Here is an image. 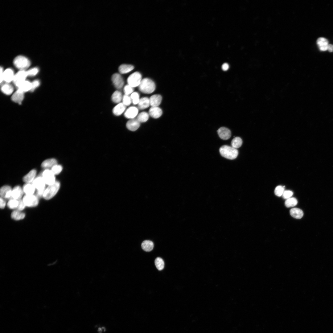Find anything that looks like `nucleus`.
Segmentation results:
<instances>
[{"label": "nucleus", "instance_id": "1", "mask_svg": "<svg viewBox=\"0 0 333 333\" xmlns=\"http://www.w3.org/2000/svg\"><path fill=\"white\" fill-rule=\"evenodd\" d=\"M138 87L139 90L145 94L151 93L154 92L155 89L154 82L148 78H144L142 79Z\"/></svg>", "mask_w": 333, "mask_h": 333}, {"label": "nucleus", "instance_id": "2", "mask_svg": "<svg viewBox=\"0 0 333 333\" xmlns=\"http://www.w3.org/2000/svg\"><path fill=\"white\" fill-rule=\"evenodd\" d=\"M219 151L222 156L231 160L235 159L238 154L236 149L227 145H224L220 147Z\"/></svg>", "mask_w": 333, "mask_h": 333}, {"label": "nucleus", "instance_id": "3", "mask_svg": "<svg viewBox=\"0 0 333 333\" xmlns=\"http://www.w3.org/2000/svg\"><path fill=\"white\" fill-rule=\"evenodd\" d=\"M60 187V183L56 181L52 185L49 186L45 189L43 195L44 199L48 200L53 198L58 191Z\"/></svg>", "mask_w": 333, "mask_h": 333}, {"label": "nucleus", "instance_id": "4", "mask_svg": "<svg viewBox=\"0 0 333 333\" xmlns=\"http://www.w3.org/2000/svg\"><path fill=\"white\" fill-rule=\"evenodd\" d=\"M45 184L42 177L41 176L36 178L32 182V184L37 190L36 194L37 197L43 196L45 189Z\"/></svg>", "mask_w": 333, "mask_h": 333}, {"label": "nucleus", "instance_id": "5", "mask_svg": "<svg viewBox=\"0 0 333 333\" xmlns=\"http://www.w3.org/2000/svg\"><path fill=\"white\" fill-rule=\"evenodd\" d=\"M14 64L15 66L20 70H24L28 68L31 64L29 60L26 57L19 56L15 58Z\"/></svg>", "mask_w": 333, "mask_h": 333}, {"label": "nucleus", "instance_id": "6", "mask_svg": "<svg viewBox=\"0 0 333 333\" xmlns=\"http://www.w3.org/2000/svg\"><path fill=\"white\" fill-rule=\"evenodd\" d=\"M142 76L139 72H135L130 75L127 79L128 84L134 88L139 86L142 80Z\"/></svg>", "mask_w": 333, "mask_h": 333}, {"label": "nucleus", "instance_id": "7", "mask_svg": "<svg viewBox=\"0 0 333 333\" xmlns=\"http://www.w3.org/2000/svg\"><path fill=\"white\" fill-rule=\"evenodd\" d=\"M23 200L26 206L30 207H36L39 203L38 197L33 195H26Z\"/></svg>", "mask_w": 333, "mask_h": 333}, {"label": "nucleus", "instance_id": "8", "mask_svg": "<svg viewBox=\"0 0 333 333\" xmlns=\"http://www.w3.org/2000/svg\"><path fill=\"white\" fill-rule=\"evenodd\" d=\"M55 175L51 170L47 169L43 172L42 177L46 184L50 185L54 184L56 181Z\"/></svg>", "mask_w": 333, "mask_h": 333}, {"label": "nucleus", "instance_id": "9", "mask_svg": "<svg viewBox=\"0 0 333 333\" xmlns=\"http://www.w3.org/2000/svg\"><path fill=\"white\" fill-rule=\"evenodd\" d=\"M27 76V71L25 70H20L14 75L13 82L18 87L26 80L25 79Z\"/></svg>", "mask_w": 333, "mask_h": 333}, {"label": "nucleus", "instance_id": "10", "mask_svg": "<svg viewBox=\"0 0 333 333\" xmlns=\"http://www.w3.org/2000/svg\"><path fill=\"white\" fill-rule=\"evenodd\" d=\"M112 82L116 88L117 89L121 88L124 84V81L122 76L119 74L116 73L112 76Z\"/></svg>", "mask_w": 333, "mask_h": 333}, {"label": "nucleus", "instance_id": "11", "mask_svg": "<svg viewBox=\"0 0 333 333\" xmlns=\"http://www.w3.org/2000/svg\"><path fill=\"white\" fill-rule=\"evenodd\" d=\"M219 137L224 140L229 139L231 136V132L228 128L222 127L219 128L217 131Z\"/></svg>", "mask_w": 333, "mask_h": 333}, {"label": "nucleus", "instance_id": "12", "mask_svg": "<svg viewBox=\"0 0 333 333\" xmlns=\"http://www.w3.org/2000/svg\"><path fill=\"white\" fill-rule=\"evenodd\" d=\"M138 109L135 106L130 107L126 110L124 113L125 117L130 119L134 118L138 114Z\"/></svg>", "mask_w": 333, "mask_h": 333}, {"label": "nucleus", "instance_id": "13", "mask_svg": "<svg viewBox=\"0 0 333 333\" xmlns=\"http://www.w3.org/2000/svg\"><path fill=\"white\" fill-rule=\"evenodd\" d=\"M12 191L11 187L10 186L5 185L2 186L0 190L1 197L3 199H11Z\"/></svg>", "mask_w": 333, "mask_h": 333}, {"label": "nucleus", "instance_id": "14", "mask_svg": "<svg viewBox=\"0 0 333 333\" xmlns=\"http://www.w3.org/2000/svg\"><path fill=\"white\" fill-rule=\"evenodd\" d=\"M140 126V122L137 119H132L129 120L126 123V126L129 130L135 131L137 130Z\"/></svg>", "mask_w": 333, "mask_h": 333}, {"label": "nucleus", "instance_id": "15", "mask_svg": "<svg viewBox=\"0 0 333 333\" xmlns=\"http://www.w3.org/2000/svg\"><path fill=\"white\" fill-rule=\"evenodd\" d=\"M23 191L18 186L15 187L12 191L11 198L19 200L21 199L23 195Z\"/></svg>", "mask_w": 333, "mask_h": 333}, {"label": "nucleus", "instance_id": "16", "mask_svg": "<svg viewBox=\"0 0 333 333\" xmlns=\"http://www.w3.org/2000/svg\"><path fill=\"white\" fill-rule=\"evenodd\" d=\"M14 76L13 70L10 68H8L3 72V80L6 83H9L12 81H13Z\"/></svg>", "mask_w": 333, "mask_h": 333}, {"label": "nucleus", "instance_id": "17", "mask_svg": "<svg viewBox=\"0 0 333 333\" xmlns=\"http://www.w3.org/2000/svg\"><path fill=\"white\" fill-rule=\"evenodd\" d=\"M317 43L319 50L322 51H325L327 50L329 45L327 40L325 38L320 37L317 41Z\"/></svg>", "mask_w": 333, "mask_h": 333}, {"label": "nucleus", "instance_id": "18", "mask_svg": "<svg viewBox=\"0 0 333 333\" xmlns=\"http://www.w3.org/2000/svg\"><path fill=\"white\" fill-rule=\"evenodd\" d=\"M162 100V97L160 95H153L149 98L150 105L151 107H158L161 104Z\"/></svg>", "mask_w": 333, "mask_h": 333}, {"label": "nucleus", "instance_id": "19", "mask_svg": "<svg viewBox=\"0 0 333 333\" xmlns=\"http://www.w3.org/2000/svg\"><path fill=\"white\" fill-rule=\"evenodd\" d=\"M162 113L161 108L158 107H151L149 110V115L154 118H158L161 116Z\"/></svg>", "mask_w": 333, "mask_h": 333}, {"label": "nucleus", "instance_id": "20", "mask_svg": "<svg viewBox=\"0 0 333 333\" xmlns=\"http://www.w3.org/2000/svg\"><path fill=\"white\" fill-rule=\"evenodd\" d=\"M24 97V92L18 89L12 95L11 99L14 102L20 104Z\"/></svg>", "mask_w": 333, "mask_h": 333}, {"label": "nucleus", "instance_id": "21", "mask_svg": "<svg viewBox=\"0 0 333 333\" xmlns=\"http://www.w3.org/2000/svg\"><path fill=\"white\" fill-rule=\"evenodd\" d=\"M126 109L125 106L122 103H118L113 108V112L116 116H119Z\"/></svg>", "mask_w": 333, "mask_h": 333}, {"label": "nucleus", "instance_id": "22", "mask_svg": "<svg viewBox=\"0 0 333 333\" xmlns=\"http://www.w3.org/2000/svg\"><path fill=\"white\" fill-rule=\"evenodd\" d=\"M36 171L35 169L31 170L23 178V181L27 183H30L33 181L36 175Z\"/></svg>", "mask_w": 333, "mask_h": 333}, {"label": "nucleus", "instance_id": "23", "mask_svg": "<svg viewBox=\"0 0 333 333\" xmlns=\"http://www.w3.org/2000/svg\"><path fill=\"white\" fill-rule=\"evenodd\" d=\"M138 105L140 109L142 110L148 108L150 105L149 98L146 97L140 98Z\"/></svg>", "mask_w": 333, "mask_h": 333}, {"label": "nucleus", "instance_id": "24", "mask_svg": "<svg viewBox=\"0 0 333 333\" xmlns=\"http://www.w3.org/2000/svg\"><path fill=\"white\" fill-rule=\"evenodd\" d=\"M57 161L54 158H50L43 161L41 164V166L43 168L47 169L48 168L52 167L54 165L57 164Z\"/></svg>", "mask_w": 333, "mask_h": 333}, {"label": "nucleus", "instance_id": "25", "mask_svg": "<svg viewBox=\"0 0 333 333\" xmlns=\"http://www.w3.org/2000/svg\"><path fill=\"white\" fill-rule=\"evenodd\" d=\"M290 213L292 216L297 219L301 218L303 215V211L297 208H294L290 209Z\"/></svg>", "mask_w": 333, "mask_h": 333}, {"label": "nucleus", "instance_id": "26", "mask_svg": "<svg viewBox=\"0 0 333 333\" xmlns=\"http://www.w3.org/2000/svg\"><path fill=\"white\" fill-rule=\"evenodd\" d=\"M35 189L32 184L27 183L24 185L23 191L26 195H32L35 192Z\"/></svg>", "mask_w": 333, "mask_h": 333}, {"label": "nucleus", "instance_id": "27", "mask_svg": "<svg viewBox=\"0 0 333 333\" xmlns=\"http://www.w3.org/2000/svg\"><path fill=\"white\" fill-rule=\"evenodd\" d=\"M18 89L24 93L31 90L32 88L31 83L27 80H25L18 87Z\"/></svg>", "mask_w": 333, "mask_h": 333}, {"label": "nucleus", "instance_id": "28", "mask_svg": "<svg viewBox=\"0 0 333 333\" xmlns=\"http://www.w3.org/2000/svg\"><path fill=\"white\" fill-rule=\"evenodd\" d=\"M153 242L149 240H145L142 243L141 246L142 249L146 252L151 251L154 248Z\"/></svg>", "mask_w": 333, "mask_h": 333}, {"label": "nucleus", "instance_id": "29", "mask_svg": "<svg viewBox=\"0 0 333 333\" xmlns=\"http://www.w3.org/2000/svg\"><path fill=\"white\" fill-rule=\"evenodd\" d=\"M134 68L133 65L129 64H123L119 67L118 70L121 74L127 73L132 70Z\"/></svg>", "mask_w": 333, "mask_h": 333}, {"label": "nucleus", "instance_id": "30", "mask_svg": "<svg viewBox=\"0 0 333 333\" xmlns=\"http://www.w3.org/2000/svg\"><path fill=\"white\" fill-rule=\"evenodd\" d=\"M1 90L4 93L10 95L13 92L14 88L11 85L6 83L2 85L1 87Z\"/></svg>", "mask_w": 333, "mask_h": 333}, {"label": "nucleus", "instance_id": "31", "mask_svg": "<svg viewBox=\"0 0 333 333\" xmlns=\"http://www.w3.org/2000/svg\"><path fill=\"white\" fill-rule=\"evenodd\" d=\"M25 214L21 212V211L14 210L11 213V218L15 220H19L23 219L25 217Z\"/></svg>", "mask_w": 333, "mask_h": 333}, {"label": "nucleus", "instance_id": "32", "mask_svg": "<svg viewBox=\"0 0 333 333\" xmlns=\"http://www.w3.org/2000/svg\"><path fill=\"white\" fill-rule=\"evenodd\" d=\"M122 98L121 92L119 91H116L113 94L111 99L114 103H119L122 99Z\"/></svg>", "mask_w": 333, "mask_h": 333}, {"label": "nucleus", "instance_id": "33", "mask_svg": "<svg viewBox=\"0 0 333 333\" xmlns=\"http://www.w3.org/2000/svg\"><path fill=\"white\" fill-rule=\"evenodd\" d=\"M242 143V141L239 137H237L233 138L231 141L232 147L237 149L240 147Z\"/></svg>", "mask_w": 333, "mask_h": 333}, {"label": "nucleus", "instance_id": "34", "mask_svg": "<svg viewBox=\"0 0 333 333\" xmlns=\"http://www.w3.org/2000/svg\"><path fill=\"white\" fill-rule=\"evenodd\" d=\"M149 114L147 113L143 112L140 113L137 116V119L140 122H145L148 119Z\"/></svg>", "mask_w": 333, "mask_h": 333}, {"label": "nucleus", "instance_id": "35", "mask_svg": "<svg viewBox=\"0 0 333 333\" xmlns=\"http://www.w3.org/2000/svg\"><path fill=\"white\" fill-rule=\"evenodd\" d=\"M298 203L297 199L294 197H290L286 200L285 204L287 208L293 207Z\"/></svg>", "mask_w": 333, "mask_h": 333}, {"label": "nucleus", "instance_id": "36", "mask_svg": "<svg viewBox=\"0 0 333 333\" xmlns=\"http://www.w3.org/2000/svg\"><path fill=\"white\" fill-rule=\"evenodd\" d=\"M155 265L159 270H161L163 269L164 266V262L161 258L158 257L156 258L154 261Z\"/></svg>", "mask_w": 333, "mask_h": 333}, {"label": "nucleus", "instance_id": "37", "mask_svg": "<svg viewBox=\"0 0 333 333\" xmlns=\"http://www.w3.org/2000/svg\"><path fill=\"white\" fill-rule=\"evenodd\" d=\"M18 204V200L10 199L7 203V206L11 209L17 208Z\"/></svg>", "mask_w": 333, "mask_h": 333}, {"label": "nucleus", "instance_id": "38", "mask_svg": "<svg viewBox=\"0 0 333 333\" xmlns=\"http://www.w3.org/2000/svg\"><path fill=\"white\" fill-rule=\"evenodd\" d=\"M132 102L134 105L138 104L140 100L139 94L136 92H133L130 95Z\"/></svg>", "mask_w": 333, "mask_h": 333}, {"label": "nucleus", "instance_id": "39", "mask_svg": "<svg viewBox=\"0 0 333 333\" xmlns=\"http://www.w3.org/2000/svg\"><path fill=\"white\" fill-rule=\"evenodd\" d=\"M62 169L63 168L61 166L56 164L51 168V170L55 175H58L61 172Z\"/></svg>", "mask_w": 333, "mask_h": 333}, {"label": "nucleus", "instance_id": "40", "mask_svg": "<svg viewBox=\"0 0 333 333\" xmlns=\"http://www.w3.org/2000/svg\"><path fill=\"white\" fill-rule=\"evenodd\" d=\"M284 187L281 186H278L275 188L274 193L278 196H281L282 195L284 191Z\"/></svg>", "mask_w": 333, "mask_h": 333}, {"label": "nucleus", "instance_id": "41", "mask_svg": "<svg viewBox=\"0 0 333 333\" xmlns=\"http://www.w3.org/2000/svg\"><path fill=\"white\" fill-rule=\"evenodd\" d=\"M122 103L126 106L129 105L132 102L130 96L125 95L122 98Z\"/></svg>", "mask_w": 333, "mask_h": 333}, {"label": "nucleus", "instance_id": "42", "mask_svg": "<svg viewBox=\"0 0 333 333\" xmlns=\"http://www.w3.org/2000/svg\"><path fill=\"white\" fill-rule=\"evenodd\" d=\"M134 88L129 84L125 85L124 88V91L125 95H129L133 92Z\"/></svg>", "mask_w": 333, "mask_h": 333}, {"label": "nucleus", "instance_id": "43", "mask_svg": "<svg viewBox=\"0 0 333 333\" xmlns=\"http://www.w3.org/2000/svg\"><path fill=\"white\" fill-rule=\"evenodd\" d=\"M28 76H33L36 75L39 72V69L37 68H31L27 71Z\"/></svg>", "mask_w": 333, "mask_h": 333}, {"label": "nucleus", "instance_id": "44", "mask_svg": "<svg viewBox=\"0 0 333 333\" xmlns=\"http://www.w3.org/2000/svg\"><path fill=\"white\" fill-rule=\"evenodd\" d=\"M293 194V192L291 191L286 190L284 191L282 195L284 199H287L290 198Z\"/></svg>", "mask_w": 333, "mask_h": 333}, {"label": "nucleus", "instance_id": "45", "mask_svg": "<svg viewBox=\"0 0 333 333\" xmlns=\"http://www.w3.org/2000/svg\"><path fill=\"white\" fill-rule=\"evenodd\" d=\"M26 206L23 200L20 199L18 200V204L17 208V210L21 211L25 208Z\"/></svg>", "mask_w": 333, "mask_h": 333}, {"label": "nucleus", "instance_id": "46", "mask_svg": "<svg viewBox=\"0 0 333 333\" xmlns=\"http://www.w3.org/2000/svg\"><path fill=\"white\" fill-rule=\"evenodd\" d=\"M32 88L31 90V91H33L34 90L38 87L40 84V82L39 80H36L33 81L32 83Z\"/></svg>", "mask_w": 333, "mask_h": 333}, {"label": "nucleus", "instance_id": "47", "mask_svg": "<svg viewBox=\"0 0 333 333\" xmlns=\"http://www.w3.org/2000/svg\"><path fill=\"white\" fill-rule=\"evenodd\" d=\"M6 205V202L4 199L0 197V207L1 209L4 208Z\"/></svg>", "mask_w": 333, "mask_h": 333}, {"label": "nucleus", "instance_id": "48", "mask_svg": "<svg viewBox=\"0 0 333 333\" xmlns=\"http://www.w3.org/2000/svg\"><path fill=\"white\" fill-rule=\"evenodd\" d=\"M229 68V66L228 64L226 63H225L222 66V69L224 71H226Z\"/></svg>", "mask_w": 333, "mask_h": 333}, {"label": "nucleus", "instance_id": "49", "mask_svg": "<svg viewBox=\"0 0 333 333\" xmlns=\"http://www.w3.org/2000/svg\"><path fill=\"white\" fill-rule=\"evenodd\" d=\"M3 69L1 67L0 68V83L1 84L2 82L3 81Z\"/></svg>", "mask_w": 333, "mask_h": 333}, {"label": "nucleus", "instance_id": "50", "mask_svg": "<svg viewBox=\"0 0 333 333\" xmlns=\"http://www.w3.org/2000/svg\"><path fill=\"white\" fill-rule=\"evenodd\" d=\"M327 50L330 52H332L333 51V45L332 44H329L328 45Z\"/></svg>", "mask_w": 333, "mask_h": 333}]
</instances>
